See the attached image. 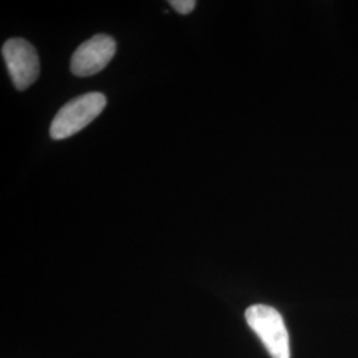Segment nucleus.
<instances>
[{"mask_svg": "<svg viewBox=\"0 0 358 358\" xmlns=\"http://www.w3.org/2000/svg\"><path fill=\"white\" fill-rule=\"evenodd\" d=\"M115 53V38L108 35H96L75 51L71 60V71L78 77L96 75L112 62Z\"/></svg>", "mask_w": 358, "mask_h": 358, "instance_id": "4", "label": "nucleus"}, {"mask_svg": "<svg viewBox=\"0 0 358 358\" xmlns=\"http://www.w3.org/2000/svg\"><path fill=\"white\" fill-rule=\"evenodd\" d=\"M105 106L106 97L99 92L87 93L71 100L57 112L52 121V138L64 140L75 136L101 115Z\"/></svg>", "mask_w": 358, "mask_h": 358, "instance_id": "1", "label": "nucleus"}, {"mask_svg": "<svg viewBox=\"0 0 358 358\" xmlns=\"http://www.w3.org/2000/svg\"><path fill=\"white\" fill-rule=\"evenodd\" d=\"M169 4L171 6L173 10H176L180 15H187L194 11L196 1H194V0H171V1H169Z\"/></svg>", "mask_w": 358, "mask_h": 358, "instance_id": "5", "label": "nucleus"}, {"mask_svg": "<svg viewBox=\"0 0 358 358\" xmlns=\"http://www.w3.org/2000/svg\"><path fill=\"white\" fill-rule=\"evenodd\" d=\"M1 53L16 90H27L38 80V52L29 41L20 38H10L4 43Z\"/></svg>", "mask_w": 358, "mask_h": 358, "instance_id": "3", "label": "nucleus"}, {"mask_svg": "<svg viewBox=\"0 0 358 358\" xmlns=\"http://www.w3.org/2000/svg\"><path fill=\"white\" fill-rule=\"evenodd\" d=\"M245 320L259 336L272 358H289V336L282 315L275 308L256 304L245 310Z\"/></svg>", "mask_w": 358, "mask_h": 358, "instance_id": "2", "label": "nucleus"}]
</instances>
